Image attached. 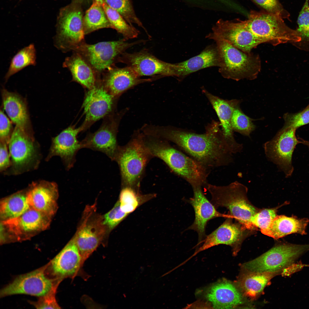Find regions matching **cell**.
Returning a JSON list of instances; mask_svg holds the SVG:
<instances>
[{
  "label": "cell",
  "instance_id": "7a4b0ae2",
  "mask_svg": "<svg viewBox=\"0 0 309 309\" xmlns=\"http://www.w3.org/2000/svg\"><path fill=\"white\" fill-rule=\"evenodd\" d=\"M143 136L144 144L152 157L163 161L192 187H202L207 183V169L198 162L174 148L166 140L144 134Z\"/></svg>",
  "mask_w": 309,
  "mask_h": 309
},
{
  "label": "cell",
  "instance_id": "52a82bcc",
  "mask_svg": "<svg viewBox=\"0 0 309 309\" xmlns=\"http://www.w3.org/2000/svg\"><path fill=\"white\" fill-rule=\"evenodd\" d=\"M8 149L11 165L5 171V175H18L38 167L41 155L39 145L35 141L32 133L26 132L15 126Z\"/></svg>",
  "mask_w": 309,
  "mask_h": 309
},
{
  "label": "cell",
  "instance_id": "5b68a950",
  "mask_svg": "<svg viewBox=\"0 0 309 309\" xmlns=\"http://www.w3.org/2000/svg\"><path fill=\"white\" fill-rule=\"evenodd\" d=\"M213 40L219 54V72L223 77L236 81L257 78L261 67L258 55L244 52L223 39Z\"/></svg>",
  "mask_w": 309,
  "mask_h": 309
},
{
  "label": "cell",
  "instance_id": "1f68e13d",
  "mask_svg": "<svg viewBox=\"0 0 309 309\" xmlns=\"http://www.w3.org/2000/svg\"><path fill=\"white\" fill-rule=\"evenodd\" d=\"M273 275L272 273L250 272L241 278L239 285L244 294L254 297L263 291Z\"/></svg>",
  "mask_w": 309,
  "mask_h": 309
},
{
  "label": "cell",
  "instance_id": "ac0fdd59",
  "mask_svg": "<svg viewBox=\"0 0 309 309\" xmlns=\"http://www.w3.org/2000/svg\"><path fill=\"white\" fill-rule=\"evenodd\" d=\"M48 265L32 272L20 275L1 291L3 297L16 294H25L41 297L48 293L58 280L46 276L45 271Z\"/></svg>",
  "mask_w": 309,
  "mask_h": 309
},
{
  "label": "cell",
  "instance_id": "5bb4252c",
  "mask_svg": "<svg viewBox=\"0 0 309 309\" xmlns=\"http://www.w3.org/2000/svg\"><path fill=\"white\" fill-rule=\"evenodd\" d=\"M117 62L126 64L139 76H160L177 78V63H168L159 59L144 49L133 53L125 52L118 57Z\"/></svg>",
  "mask_w": 309,
  "mask_h": 309
},
{
  "label": "cell",
  "instance_id": "603a6c76",
  "mask_svg": "<svg viewBox=\"0 0 309 309\" xmlns=\"http://www.w3.org/2000/svg\"><path fill=\"white\" fill-rule=\"evenodd\" d=\"M202 92L206 97L215 110L220 120L223 135L234 154L240 152L243 149L242 144L235 140L231 126V119L235 108L239 105V101L222 99L212 94L204 88Z\"/></svg>",
  "mask_w": 309,
  "mask_h": 309
},
{
  "label": "cell",
  "instance_id": "f907efd6",
  "mask_svg": "<svg viewBox=\"0 0 309 309\" xmlns=\"http://www.w3.org/2000/svg\"><path fill=\"white\" fill-rule=\"evenodd\" d=\"M216 0L217 1H220L221 0Z\"/></svg>",
  "mask_w": 309,
  "mask_h": 309
},
{
  "label": "cell",
  "instance_id": "d6a6232c",
  "mask_svg": "<svg viewBox=\"0 0 309 309\" xmlns=\"http://www.w3.org/2000/svg\"><path fill=\"white\" fill-rule=\"evenodd\" d=\"M139 190L128 186L121 187L118 201L122 211L129 215L141 205L156 196L154 194H141Z\"/></svg>",
  "mask_w": 309,
  "mask_h": 309
},
{
  "label": "cell",
  "instance_id": "3957f363",
  "mask_svg": "<svg viewBox=\"0 0 309 309\" xmlns=\"http://www.w3.org/2000/svg\"><path fill=\"white\" fill-rule=\"evenodd\" d=\"M211 196V203L216 208L224 207L230 215L248 230L254 228L251 222V217L259 210L250 203L247 197V187L237 181L225 186H219L207 183L204 186Z\"/></svg>",
  "mask_w": 309,
  "mask_h": 309
},
{
  "label": "cell",
  "instance_id": "277c9868",
  "mask_svg": "<svg viewBox=\"0 0 309 309\" xmlns=\"http://www.w3.org/2000/svg\"><path fill=\"white\" fill-rule=\"evenodd\" d=\"M152 158L144 144L143 133L135 134L126 144L120 146L115 161L119 169L121 187L140 189L146 166Z\"/></svg>",
  "mask_w": 309,
  "mask_h": 309
},
{
  "label": "cell",
  "instance_id": "4dcf8cb0",
  "mask_svg": "<svg viewBox=\"0 0 309 309\" xmlns=\"http://www.w3.org/2000/svg\"><path fill=\"white\" fill-rule=\"evenodd\" d=\"M27 192L28 189L18 191L1 201L0 213L1 221L17 218L30 208Z\"/></svg>",
  "mask_w": 309,
  "mask_h": 309
},
{
  "label": "cell",
  "instance_id": "7402d4cb",
  "mask_svg": "<svg viewBox=\"0 0 309 309\" xmlns=\"http://www.w3.org/2000/svg\"><path fill=\"white\" fill-rule=\"evenodd\" d=\"M27 196L30 207L51 217L56 212L58 191L55 182H33L28 189Z\"/></svg>",
  "mask_w": 309,
  "mask_h": 309
},
{
  "label": "cell",
  "instance_id": "836d02e7",
  "mask_svg": "<svg viewBox=\"0 0 309 309\" xmlns=\"http://www.w3.org/2000/svg\"><path fill=\"white\" fill-rule=\"evenodd\" d=\"M83 23L85 35L101 29L111 28L102 5L95 1L86 11Z\"/></svg>",
  "mask_w": 309,
  "mask_h": 309
},
{
  "label": "cell",
  "instance_id": "7c38bea8",
  "mask_svg": "<svg viewBox=\"0 0 309 309\" xmlns=\"http://www.w3.org/2000/svg\"><path fill=\"white\" fill-rule=\"evenodd\" d=\"M296 130L283 126L273 138L263 145L268 159L283 172L286 177L291 176L293 173V154L296 145L300 143L296 135Z\"/></svg>",
  "mask_w": 309,
  "mask_h": 309
},
{
  "label": "cell",
  "instance_id": "8d00e7d4",
  "mask_svg": "<svg viewBox=\"0 0 309 309\" xmlns=\"http://www.w3.org/2000/svg\"><path fill=\"white\" fill-rule=\"evenodd\" d=\"M309 0H306L297 19L298 27L301 41L292 44L303 50L309 51Z\"/></svg>",
  "mask_w": 309,
  "mask_h": 309
},
{
  "label": "cell",
  "instance_id": "681fc988",
  "mask_svg": "<svg viewBox=\"0 0 309 309\" xmlns=\"http://www.w3.org/2000/svg\"><path fill=\"white\" fill-rule=\"evenodd\" d=\"M76 0V1H81V0Z\"/></svg>",
  "mask_w": 309,
  "mask_h": 309
},
{
  "label": "cell",
  "instance_id": "8992f818",
  "mask_svg": "<svg viewBox=\"0 0 309 309\" xmlns=\"http://www.w3.org/2000/svg\"><path fill=\"white\" fill-rule=\"evenodd\" d=\"M280 15L266 11H251L247 20L241 21L244 27L258 37L273 46L292 44L301 40L299 33L288 27Z\"/></svg>",
  "mask_w": 309,
  "mask_h": 309
},
{
  "label": "cell",
  "instance_id": "d6986e66",
  "mask_svg": "<svg viewBox=\"0 0 309 309\" xmlns=\"http://www.w3.org/2000/svg\"><path fill=\"white\" fill-rule=\"evenodd\" d=\"M81 132L80 127L77 128L74 126H71L53 138L46 160L48 161L54 156H58L67 170L73 167L77 153L83 148L81 142L78 139V136Z\"/></svg>",
  "mask_w": 309,
  "mask_h": 309
},
{
  "label": "cell",
  "instance_id": "4fadbf2b",
  "mask_svg": "<svg viewBox=\"0 0 309 309\" xmlns=\"http://www.w3.org/2000/svg\"><path fill=\"white\" fill-rule=\"evenodd\" d=\"M117 98L106 89L100 78L94 86L88 90L82 105L85 118L81 126L82 131L88 128L95 122L113 113Z\"/></svg>",
  "mask_w": 309,
  "mask_h": 309
},
{
  "label": "cell",
  "instance_id": "f35d334b",
  "mask_svg": "<svg viewBox=\"0 0 309 309\" xmlns=\"http://www.w3.org/2000/svg\"><path fill=\"white\" fill-rule=\"evenodd\" d=\"M231 123L233 131L245 136H249L255 128L252 119L242 111L239 105L233 111Z\"/></svg>",
  "mask_w": 309,
  "mask_h": 309
},
{
  "label": "cell",
  "instance_id": "4316f807",
  "mask_svg": "<svg viewBox=\"0 0 309 309\" xmlns=\"http://www.w3.org/2000/svg\"><path fill=\"white\" fill-rule=\"evenodd\" d=\"M177 64L178 67L177 78L180 81L201 70L211 67H219V55L216 43L207 46L198 55Z\"/></svg>",
  "mask_w": 309,
  "mask_h": 309
},
{
  "label": "cell",
  "instance_id": "ffe728a7",
  "mask_svg": "<svg viewBox=\"0 0 309 309\" xmlns=\"http://www.w3.org/2000/svg\"><path fill=\"white\" fill-rule=\"evenodd\" d=\"M202 187H192L193 196L188 200L194 209L195 219L193 224L187 229L196 231L198 234V244L201 243L205 238V229L208 222L217 217L232 218L230 215L222 214L216 209L213 204L205 196Z\"/></svg>",
  "mask_w": 309,
  "mask_h": 309
},
{
  "label": "cell",
  "instance_id": "cb8c5ba5",
  "mask_svg": "<svg viewBox=\"0 0 309 309\" xmlns=\"http://www.w3.org/2000/svg\"><path fill=\"white\" fill-rule=\"evenodd\" d=\"M83 264L78 248L72 238L49 264L55 278L62 280L73 278Z\"/></svg>",
  "mask_w": 309,
  "mask_h": 309
},
{
  "label": "cell",
  "instance_id": "ba28073f",
  "mask_svg": "<svg viewBox=\"0 0 309 309\" xmlns=\"http://www.w3.org/2000/svg\"><path fill=\"white\" fill-rule=\"evenodd\" d=\"M78 1L76 0L64 8L59 14L53 43L63 53L73 51L85 42L84 17Z\"/></svg>",
  "mask_w": 309,
  "mask_h": 309
},
{
  "label": "cell",
  "instance_id": "9c48e42d",
  "mask_svg": "<svg viewBox=\"0 0 309 309\" xmlns=\"http://www.w3.org/2000/svg\"><path fill=\"white\" fill-rule=\"evenodd\" d=\"M96 203L86 206L73 239L84 264L102 242L108 232L103 216L97 210Z\"/></svg>",
  "mask_w": 309,
  "mask_h": 309
},
{
  "label": "cell",
  "instance_id": "7dc6e473",
  "mask_svg": "<svg viewBox=\"0 0 309 309\" xmlns=\"http://www.w3.org/2000/svg\"><path fill=\"white\" fill-rule=\"evenodd\" d=\"M300 141V143H302L305 145L307 146L309 148V141L304 140L303 139L299 138Z\"/></svg>",
  "mask_w": 309,
  "mask_h": 309
},
{
  "label": "cell",
  "instance_id": "9a60e30c",
  "mask_svg": "<svg viewBox=\"0 0 309 309\" xmlns=\"http://www.w3.org/2000/svg\"><path fill=\"white\" fill-rule=\"evenodd\" d=\"M206 37L214 40H225L239 49L246 52L259 44L267 42L254 35L243 26L241 20L236 22L231 21H218L212 28V32Z\"/></svg>",
  "mask_w": 309,
  "mask_h": 309
},
{
  "label": "cell",
  "instance_id": "c3c4849f",
  "mask_svg": "<svg viewBox=\"0 0 309 309\" xmlns=\"http://www.w3.org/2000/svg\"><path fill=\"white\" fill-rule=\"evenodd\" d=\"M95 1L102 5L104 3V0H95Z\"/></svg>",
  "mask_w": 309,
  "mask_h": 309
},
{
  "label": "cell",
  "instance_id": "ab89813d",
  "mask_svg": "<svg viewBox=\"0 0 309 309\" xmlns=\"http://www.w3.org/2000/svg\"><path fill=\"white\" fill-rule=\"evenodd\" d=\"M277 208L266 209L259 210L251 218V222L253 226L258 227L262 233L267 230L277 215Z\"/></svg>",
  "mask_w": 309,
  "mask_h": 309
},
{
  "label": "cell",
  "instance_id": "7bdbcfd3",
  "mask_svg": "<svg viewBox=\"0 0 309 309\" xmlns=\"http://www.w3.org/2000/svg\"><path fill=\"white\" fill-rule=\"evenodd\" d=\"M61 282L59 280L56 281L49 292L45 295L40 297L37 302H31L32 304L37 309L60 308L55 296L58 287Z\"/></svg>",
  "mask_w": 309,
  "mask_h": 309
},
{
  "label": "cell",
  "instance_id": "b9f144b4",
  "mask_svg": "<svg viewBox=\"0 0 309 309\" xmlns=\"http://www.w3.org/2000/svg\"><path fill=\"white\" fill-rule=\"evenodd\" d=\"M128 215L122 211L119 202L118 201L112 209L103 216L104 223L110 231L118 225Z\"/></svg>",
  "mask_w": 309,
  "mask_h": 309
},
{
  "label": "cell",
  "instance_id": "bcb514c9",
  "mask_svg": "<svg viewBox=\"0 0 309 309\" xmlns=\"http://www.w3.org/2000/svg\"><path fill=\"white\" fill-rule=\"evenodd\" d=\"M0 171L5 172L11 165V162L8 150V144L0 141Z\"/></svg>",
  "mask_w": 309,
  "mask_h": 309
},
{
  "label": "cell",
  "instance_id": "ee69618b",
  "mask_svg": "<svg viewBox=\"0 0 309 309\" xmlns=\"http://www.w3.org/2000/svg\"><path fill=\"white\" fill-rule=\"evenodd\" d=\"M253 0L268 12L279 15L283 19L289 18V13L283 9L278 0Z\"/></svg>",
  "mask_w": 309,
  "mask_h": 309
},
{
  "label": "cell",
  "instance_id": "30bf717a",
  "mask_svg": "<svg viewBox=\"0 0 309 309\" xmlns=\"http://www.w3.org/2000/svg\"><path fill=\"white\" fill-rule=\"evenodd\" d=\"M309 250V244L283 243L244 263L242 266L250 272L274 273L284 270L294 264L297 259Z\"/></svg>",
  "mask_w": 309,
  "mask_h": 309
},
{
  "label": "cell",
  "instance_id": "8fae6325",
  "mask_svg": "<svg viewBox=\"0 0 309 309\" xmlns=\"http://www.w3.org/2000/svg\"><path fill=\"white\" fill-rule=\"evenodd\" d=\"M124 39L104 41L94 44L83 42L73 51L78 53L90 66L97 74L100 75L114 66L118 57L125 50L145 41L140 40L131 43Z\"/></svg>",
  "mask_w": 309,
  "mask_h": 309
},
{
  "label": "cell",
  "instance_id": "f546056e",
  "mask_svg": "<svg viewBox=\"0 0 309 309\" xmlns=\"http://www.w3.org/2000/svg\"><path fill=\"white\" fill-rule=\"evenodd\" d=\"M73 53L71 56L66 58L63 67L70 71L73 81L88 90L90 89L95 85L98 76L80 54Z\"/></svg>",
  "mask_w": 309,
  "mask_h": 309
},
{
  "label": "cell",
  "instance_id": "83f0119b",
  "mask_svg": "<svg viewBox=\"0 0 309 309\" xmlns=\"http://www.w3.org/2000/svg\"><path fill=\"white\" fill-rule=\"evenodd\" d=\"M3 108L11 121L21 129L32 133L25 101L18 94L5 89L2 91Z\"/></svg>",
  "mask_w": 309,
  "mask_h": 309
},
{
  "label": "cell",
  "instance_id": "6da1fadb",
  "mask_svg": "<svg viewBox=\"0 0 309 309\" xmlns=\"http://www.w3.org/2000/svg\"><path fill=\"white\" fill-rule=\"evenodd\" d=\"M205 129L204 133L198 134L174 127H155L152 133L174 143L207 169L231 163L233 153L220 122L213 120Z\"/></svg>",
  "mask_w": 309,
  "mask_h": 309
},
{
  "label": "cell",
  "instance_id": "484cf974",
  "mask_svg": "<svg viewBox=\"0 0 309 309\" xmlns=\"http://www.w3.org/2000/svg\"><path fill=\"white\" fill-rule=\"evenodd\" d=\"M205 296L215 308H232L242 302L241 294L235 287L231 282L225 280L208 288Z\"/></svg>",
  "mask_w": 309,
  "mask_h": 309
},
{
  "label": "cell",
  "instance_id": "f6af8a7d",
  "mask_svg": "<svg viewBox=\"0 0 309 309\" xmlns=\"http://www.w3.org/2000/svg\"><path fill=\"white\" fill-rule=\"evenodd\" d=\"M0 112V141L8 144L13 129L11 122L3 111L1 110Z\"/></svg>",
  "mask_w": 309,
  "mask_h": 309
},
{
  "label": "cell",
  "instance_id": "2e32d148",
  "mask_svg": "<svg viewBox=\"0 0 309 309\" xmlns=\"http://www.w3.org/2000/svg\"><path fill=\"white\" fill-rule=\"evenodd\" d=\"M51 216L30 207L18 217L1 221L2 228L12 240L21 241L29 238L46 229L50 224Z\"/></svg>",
  "mask_w": 309,
  "mask_h": 309
},
{
  "label": "cell",
  "instance_id": "60d3db41",
  "mask_svg": "<svg viewBox=\"0 0 309 309\" xmlns=\"http://www.w3.org/2000/svg\"><path fill=\"white\" fill-rule=\"evenodd\" d=\"M284 127L297 129L309 123V108L295 113H286L284 114Z\"/></svg>",
  "mask_w": 309,
  "mask_h": 309
},
{
  "label": "cell",
  "instance_id": "e0dca14e",
  "mask_svg": "<svg viewBox=\"0 0 309 309\" xmlns=\"http://www.w3.org/2000/svg\"><path fill=\"white\" fill-rule=\"evenodd\" d=\"M119 117L113 113L104 118L97 131L88 133L81 141L83 148L101 152L115 161L120 146L117 139Z\"/></svg>",
  "mask_w": 309,
  "mask_h": 309
},
{
  "label": "cell",
  "instance_id": "d4e9b609",
  "mask_svg": "<svg viewBox=\"0 0 309 309\" xmlns=\"http://www.w3.org/2000/svg\"><path fill=\"white\" fill-rule=\"evenodd\" d=\"M232 218H227L218 228L206 236L201 242L203 244L195 254L220 244L234 246L240 243L245 238L247 229L240 223H233Z\"/></svg>",
  "mask_w": 309,
  "mask_h": 309
},
{
  "label": "cell",
  "instance_id": "44dd1931",
  "mask_svg": "<svg viewBox=\"0 0 309 309\" xmlns=\"http://www.w3.org/2000/svg\"><path fill=\"white\" fill-rule=\"evenodd\" d=\"M101 80L107 91L117 98L128 89L142 83L151 82L160 78L142 79L130 67L120 68L114 66L102 73Z\"/></svg>",
  "mask_w": 309,
  "mask_h": 309
},
{
  "label": "cell",
  "instance_id": "f1b7e54d",
  "mask_svg": "<svg viewBox=\"0 0 309 309\" xmlns=\"http://www.w3.org/2000/svg\"><path fill=\"white\" fill-rule=\"evenodd\" d=\"M309 222L307 218L277 215L268 229L262 233L276 239L292 233L304 235L306 234V229Z\"/></svg>",
  "mask_w": 309,
  "mask_h": 309
},
{
  "label": "cell",
  "instance_id": "74e56055",
  "mask_svg": "<svg viewBox=\"0 0 309 309\" xmlns=\"http://www.w3.org/2000/svg\"><path fill=\"white\" fill-rule=\"evenodd\" d=\"M109 7L118 12L130 25L135 24L146 31L136 15L130 0H104Z\"/></svg>",
  "mask_w": 309,
  "mask_h": 309
},
{
  "label": "cell",
  "instance_id": "e575fe53",
  "mask_svg": "<svg viewBox=\"0 0 309 309\" xmlns=\"http://www.w3.org/2000/svg\"><path fill=\"white\" fill-rule=\"evenodd\" d=\"M36 51L31 43L19 50L12 58L8 70L5 76L6 82L9 78L29 66L36 65Z\"/></svg>",
  "mask_w": 309,
  "mask_h": 309
},
{
  "label": "cell",
  "instance_id": "d590c367",
  "mask_svg": "<svg viewBox=\"0 0 309 309\" xmlns=\"http://www.w3.org/2000/svg\"><path fill=\"white\" fill-rule=\"evenodd\" d=\"M102 6L111 28L121 34L126 40L137 37L139 31L133 25L129 24L118 12L105 3Z\"/></svg>",
  "mask_w": 309,
  "mask_h": 309
}]
</instances>
